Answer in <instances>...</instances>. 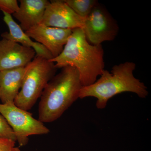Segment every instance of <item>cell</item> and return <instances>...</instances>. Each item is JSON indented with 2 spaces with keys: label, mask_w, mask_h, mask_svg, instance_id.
<instances>
[{
  "label": "cell",
  "mask_w": 151,
  "mask_h": 151,
  "mask_svg": "<svg viewBox=\"0 0 151 151\" xmlns=\"http://www.w3.org/2000/svg\"><path fill=\"white\" fill-rule=\"evenodd\" d=\"M15 144V141L0 138V151H21Z\"/></svg>",
  "instance_id": "2e32d148"
},
{
  "label": "cell",
  "mask_w": 151,
  "mask_h": 151,
  "mask_svg": "<svg viewBox=\"0 0 151 151\" xmlns=\"http://www.w3.org/2000/svg\"><path fill=\"white\" fill-rule=\"evenodd\" d=\"M136 67L134 63L126 61L114 65L111 72L105 69L93 84L82 86L79 98L95 97L97 99L96 107L103 109L110 99L124 92H132L140 98H146L149 94L147 88L143 82L135 78L134 72Z\"/></svg>",
  "instance_id": "7a4b0ae2"
},
{
  "label": "cell",
  "mask_w": 151,
  "mask_h": 151,
  "mask_svg": "<svg viewBox=\"0 0 151 151\" xmlns=\"http://www.w3.org/2000/svg\"><path fill=\"white\" fill-rule=\"evenodd\" d=\"M78 71L75 67L65 66L47 84L40 96L38 120L50 123L59 119L79 98L82 87Z\"/></svg>",
  "instance_id": "3957f363"
},
{
  "label": "cell",
  "mask_w": 151,
  "mask_h": 151,
  "mask_svg": "<svg viewBox=\"0 0 151 151\" xmlns=\"http://www.w3.org/2000/svg\"><path fill=\"white\" fill-rule=\"evenodd\" d=\"M19 5L17 0H0V9L9 14H13L18 11Z\"/></svg>",
  "instance_id": "9a60e30c"
},
{
  "label": "cell",
  "mask_w": 151,
  "mask_h": 151,
  "mask_svg": "<svg viewBox=\"0 0 151 151\" xmlns=\"http://www.w3.org/2000/svg\"><path fill=\"white\" fill-rule=\"evenodd\" d=\"M104 54L102 45L89 43L83 29L76 28L72 29L61 53L49 60L54 63L57 69L67 66L75 67L81 85L85 86L93 84L105 70Z\"/></svg>",
  "instance_id": "6da1fadb"
},
{
  "label": "cell",
  "mask_w": 151,
  "mask_h": 151,
  "mask_svg": "<svg viewBox=\"0 0 151 151\" xmlns=\"http://www.w3.org/2000/svg\"><path fill=\"white\" fill-rule=\"evenodd\" d=\"M73 12L81 17L85 18L98 4L96 0H64Z\"/></svg>",
  "instance_id": "4fadbf2b"
},
{
  "label": "cell",
  "mask_w": 151,
  "mask_h": 151,
  "mask_svg": "<svg viewBox=\"0 0 151 151\" xmlns=\"http://www.w3.org/2000/svg\"><path fill=\"white\" fill-rule=\"evenodd\" d=\"M25 32L31 38L43 45L54 58L62 52L72 33V29L51 27L40 24Z\"/></svg>",
  "instance_id": "ba28073f"
},
{
  "label": "cell",
  "mask_w": 151,
  "mask_h": 151,
  "mask_svg": "<svg viewBox=\"0 0 151 151\" xmlns=\"http://www.w3.org/2000/svg\"><path fill=\"white\" fill-rule=\"evenodd\" d=\"M18 11L13 16L19 22V26L24 32L40 24L46 7L47 0H19Z\"/></svg>",
  "instance_id": "30bf717a"
},
{
  "label": "cell",
  "mask_w": 151,
  "mask_h": 151,
  "mask_svg": "<svg viewBox=\"0 0 151 151\" xmlns=\"http://www.w3.org/2000/svg\"><path fill=\"white\" fill-rule=\"evenodd\" d=\"M85 18L73 12L64 0L50 1L41 24L63 29H83Z\"/></svg>",
  "instance_id": "52a82bcc"
},
{
  "label": "cell",
  "mask_w": 151,
  "mask_h": 151,
  "mask_svg": "<svg viewBox=\"0 0 151 151\" xmlns=\"http://www.w3.org/2000/svg\"><path fill=\"white\" fill-rule=\"evenodd\" d=\"M35 55L33 49L2 38L0 40V71L25 67Z\"/></svg>",
  "instance_id": "9c48e42d"
},
{
  "label": "cell",
  "mask_w": 151,
  "mask_h": 151,
  "mask_svg": "<svg viewBox=\"0 0 151 151\" xmlns=\"http://www.w3.org/2000/svg\"><path fill=\"white\" fill-rule=\"evenodd\" d=\"M0 138L17 141L12 129L1 114H0Z\"/></svg>",
  "instance_id": "5bb4252c"
},
{
  "label": "cell",
  "mask_w": 151,
  "mask_h": 151,
  "mask_svg": "<svg viewBox=\"0 0 151 151\" xmlns=\"http://www.w3.org/2000/svg\"><path fill=\"white\" fill-rule=\"evenodd\" d=\"M0 114L12 129L19 145H27L31 135L46 134L50 130L32 114L17 107L14 102L0 104Z\"/></svg>",
  "instance_id": "5b68a950"
},
{
  "label": "cell",
  "mask_w": 151,
  "mask_h": 151,
  "mask_svg": "<svg viewBox=\"0 0 151 151\" xmlns=\"http://www.w3.org/2000/svg\"><path fill=\"white\" fill-rule=\"evenodd\" d=\"M22 84L14 101L17 107L25 111L32 108L40 97L47 84L56 74L54 63L35 55L24 67Z\"/></svg>",
  "instance_id": "277c9868"
},
{
  "label": "cell",
  "mask_w": 151,
  "mask_h": 151,
  "mask_svg": "<svg viewBox=\"0 0 151 151\" xmlns=\"http://www.w3.org/2000/svg\"><path fill=\"white\" fill-rule=\"evenodd\" d=\"M4 14V22L9 28V32H3L1 36L3 38L6 39L20 44L27 47H30L34 50L36 55L41 56L47 60L53 58L50 52L41 44L33 41L24 31L19 25L14 20L10 14L3 12Z\"/></svg>",
  "instance_id": "8fae6325"
},
{
  "label": "cell",
  "mask_w": 151,
  "mask_h": 151,
  "mask_svg": "<svg viewBox=\"0 0 151 151\" xmlns=\"http://www.w3.org/2000/svg\"><path fill=\"white\" fill-rule=\"evenodd\" d=\"M88 42L94 45L116 38L119 27L107 9L98 3L85 18L83 29Z\"/></svg>",
  "instance_id": "8992f818"
},
{
  "label": "cell",
  "mask_w": 151,
  "mask_h": 151,
  "mask_svg": "<svg viewBox=\"0 0 151 151\" xmlns=\"http://www.w3.org/2000/svg\"><path fill=\"white\" fill-rule=\"evenodd\" d=\"M24 67L0 71V100L4 104L14 102L22 84Z\"/></svg>",
  "instance_id": "7c38bea8"
}]
</instances>
